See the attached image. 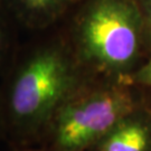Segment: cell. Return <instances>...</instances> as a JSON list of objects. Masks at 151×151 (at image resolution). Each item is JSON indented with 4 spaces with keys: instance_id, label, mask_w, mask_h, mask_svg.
Masks as SVG:
<instances>
[{
    "instance_id": "cell-4",
    "label": "cell",
    "mask_w": 151,
    "mask_h": 151,
    "mask_svg": "<svg viewBox=\"0 0 151 151\" xmlns=\"http://www.w3.org/2000/svg\"><path fill=\"white\" fill-rule=\"evenodd\" d=\"M91 151H151V112L135 109L120 120Z\"/></svg>"
},
{
    "instance_id": "cell-3",
    "label": "cell",
    "mask_w": 151,
    "mask_h": 151,
    "mask_svg": "<svg viewBox=\"0 0 151 151\" xmlns=\"http://www.w3.org/2000/svg\"><path fill=\"white\" fill-rule=\"evenodd\" d=\"M88 76L50 120L38 146L49 151H91L125 115L139 108L121 80Z\"/></svg>"
},
{
    "instance_id": "cell-1",
    "label": "cell",
    "mask_w": 151,
    "mask_h": 151,
    "mask_svg": "<svg viewBox=\"0 0 151 151\" xmlns=\"http://www.w3.org/2000/svg\"><path fill=\"white\" fill-rule=\"evenodd\" d=\"M5 74L0 110L9 148L38 146L60 105L90 76L58 42L15 54Z\"/></svg>"
},
{
    "instance_id": "cell-6",
    "label": "cell",
    "mask_w": 151,
    "mask_h": 151,
    "mask_svg": "<svg viewBox=\"0 0 151 151\" xmlns=\"http://www.w3.org/2000/svg\"><path fill=\"white\" fill-rule=\"evenodd\" d=\"M11 52V43L8 32L5 28V24L0 18V73H5L10 62L14 58Z\"/></svg>"
},
{
    "instance_id": "cell-8",
    "label": "cell",
    "mask_w": 151,
    "mask_h": 151,
    "mask_svg": "<svg viewBox=\"0 0 151 151\" xmlns=\"http://www.w3.org/2000/svg\"><path fill=\"white\" fill-rule=\"evenodd\" d=\"M131 78L137 84L151 88V57L146 64H143L140 68L135 70Z\"/></svg>"
},
{
    "instance_id": "cell-5",
    "label": "cell",
    "mask_w": 151,
    "mask_h": 151,
    "mask_svg": "<svg viewBox=\"0 0 151 151\" xmlns=\"http://www.w3.org/2000/svg\"><path fill=\"white\" fill-rule=\"evenodd\" d=\"M76 0H7L18 19L30 28H44L55 22Z\"/></svg>"
},
{
    "instance_id": "cell-10",
    "label": "cell",
    "mask_w": 151,
    "mask_h": 151,
    "mask_svg": "<svg viewBox=\"0 0 151 151\" xmlns=\"http://www.w3.org/2000/svg\"><path fill=\"white\" fill-rule=\"evenodd\" d=\"M5 140V129L2 123V116H1V110H0V141Z\"/></svg>"
},
{
    "instance_id": "cell-7",
    "label": "cell",
    "mask_w": 151,
    "mask_h": 151,
    "mask_svg": "<svg viewBox=\"0 0 151 151\" xmlns=\"http://www.w3.org/2000/svg\"><path fill=\"white\" fill-rule=\"evenodd\" d=\"M139 6L143 19L145 44L151 52V0H139Z\"/></svg>"
},
{
    "instance_id": "cell-9",
    "label": "cell",
    "mask_w": 151,
    "mask_h": 151,
    "mask_svg": "<svg viewBox=\"0 0 151 151\" xmlns=\"http://www.w3.org/2000/svg\"><path fill=\"white\" fill-rule=\"evenodd\" d=\"M11 151H49L40 146H25V147H11Z\"/></svg>"
},
{
    "instance_id": "cell-2",
    "label": "cell",
    "mask_w": 151,
    "mask_h": 151,
    "mask_svg": "<svg viewBox=\"0 0 151 151\" xmlns=\"http://www.w3.org/2000/svg\"><path fill=\"white\" fill-rule=\"evenodd\" d=\"M145 44L137 0H87L76 16L70 48L87 75L121 80Z\"/></svg>"
}]
</instances>
